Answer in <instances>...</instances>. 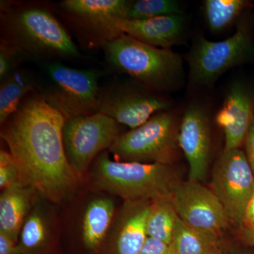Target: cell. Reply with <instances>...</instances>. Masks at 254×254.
I'll list each match as a JSON object with an SVG mask.
<instances>
[{"instance_id":"cell-1","label":"cell","mask_w":254,"mask_h":254,"mask_svg":"<svg viewBox=\"0 0 254 254\" xmlns=\"http://www.w3.org/2000/svg\"><path fill=\"white\" fill-rule=\"evenodd\" d=\"M65 120L36 91L1 125V138L17 164L23 185L55 203L71 195L78 180L65 154Z\"/></svg>"},{"instance_id":"cell-2","label":"cell","mask_w":254,"mask_h":254,"mask_svg":"<svg viewBox=\"0 0 254 254\" xmlns=\"http://www.w3.org/2000/svg\"><path fill=\"white\" fill-rule=\"evenodd\" d=\"M1 38L28 60H75L80 52L66 28L50 9L31 3L1 1Z\"/></svg>"},{"instance_id":"cell-3","label":"cell","mask_w":254,"mask_h":254,"mask_svg":"<svg viewBox=\"0 0 254 254\" xmlns=\"http://www.w3.org/2000/svg\"><path fill=\"white\" fill-rule=\"evenodd\" d=\"M93 179L98 189L125 202L172 200L181 183L172 165L113 160L107 151L95 159Z\"/></svg>"},{"instance_id":"cell-4","label":"cell","mask_w":254,"mask_h":254,"mask_svg":"<svg viewBox=\"0 0 254 254\" xmlns=\"http://www.w3.org/2000/svg\"><path fill=\"white\" fill-rule=\"evenodd\" d=\"M107 62L151 91L171 89L181 78V57L170 48L149 46L122 35L103 47Z\"/></svg>"},{"instance_id":"cell-5","label":"cell","mask_w":254,"mask_h":254,"mask_svg":"<svg viewBox=\"0 0 254 254\" xmlns=\"http://www.w3.org/2000/svg\"><path fill=\"white\" fill-rule=\"evenodd\" d=\"M103 73L97 69H78L59 60L46 62L37 92L65 120L99 113Z\"/></svg>"},{"instance_id":"cell-6","label":"cell","mask_w":254,"mask_h":254,"mask_svg":"<svg viewBox=\"0 0 254 254\" xmlns=\"http://www.w3.org/2000/svg\"><path fill=\"white\" fill-rule=\"evenodd\" d=\"M179 133L176 118L165 110L120 134L109 150L118 161L172 165L180 149Z\"/></svg>"},{"instance_id":"cell-7","label":"cell","mask_w":254,"mask_h":254,"mask_svg":"<svg viewBox=\"0 0 254 254\" xmlns=\"http://www.w3.org/2000/svg\"><path fill=\"white\" fill-rule=\"evenodd\" d=\"M254 55V43L248 25L240 22L235 34L224 41L213 42L199 37L188 56L190 79L194 86L213 84L234 66Z\"/></svg>"},{"instance_id":"cell-8","label":"cell","mask_w":254,"mask_h":254,"mask_svg":"<svg viewBox=\"0 0 254 254\" xmlns=\"http://www.w3.org/2000/svg\"><path fill=\"white\" fill-rule=\"evenodd\" d=\"M120 134L118 123L103 113L65 120L63 128L65 154L78 179L100 153L110 149Z\"/></svg>"},{"instance_id":"cell-9","label":"cell","mask_w":254,"mask_h":254,"mask_svg":"<svg viewBox=\"0 0 254 254\" xmlns=\"http://www.w3.org/2000/svg\"><path fill=\"white\" fill-rule=\"evenodd\" d=\"M212 190L221 202L229 222L241 228L254 193V175L243 150H223L214 166Z\"/></svg>"},{"instance_id":"cell-10","label":"cell","mask_w":254,"mask_h":254,"mask_svg":"<svg viewBox=\"0 0 254 254\" xmlns=\"http://www.w3.org/2000/svg\"><path fill=\"white\" fill-rule=\"evenodd\" d=\"M151 92L126 83H113L102 89L99 113L131 129L138 128L155 114L170 108L168 100Z\"/></svg>"},{"instance_id":"cell-11","label":"cell","mask_w":254,"mask_h":254,"mask_svg":"<svg viewBox=\"0 0 254 254\" xmlns=\"http://www.w3.org/2000/svg\"><path fill=\"white\" fill-rule=\"evenodd\" d=\"M129 2L127 0H64L60 6L93 44L103 48L122 36L118 22L126 18Z\"/></svg>"},{"instance_id":"cell-12","label":"cell","mask_w":254,"mask_h":254,"mask_svg":"<svg viewBox=\"0 0 254 254\" xmlns=\"http://www.w3.org/2000/svg\"><path fill=\"white\" fill-rule=\"evenodd\" d=\"M171 201L179 218L198 230L219 235L230 222L217 195L200 182H181Z\"/></svg>"},{"instance_id":"cell-13","label":"cell","mask_w":254,"mask_h":254,"mask_svg":"<svg viewBox=\"0 0 254 254\" xmlns=\"http://www.w3.org/2000/svg\"><path fill=\"white\" fill-rule=\"evenodd\" d=\"M179 144L188 162L189 180L204 181L211 142L208 117L199 105H190L184 114L180 125Z\"/></svg>"},{"instance_id":"cell-14","label":"cell","mask_w":254,"mask_h":254,"mask_svg":"<svg viewBox=\"0 0 254 254\" xmlns=\"http://www.w3.org/2000/svg\"><path fill=\"white\" fill-rule=\"evenodd\" d=\"M254 97L240 83L230 88L215 121L225 133V148H240L254 120Z\"/></svg>"},{"instance_id":"cell-15","label":"cell","mask_w":254,"mask_h":254,"mask_svg":"<svg viewBox=\"0 0 254 254\" xmlns=\"http://www.w3.org/2000/svg\"><path fill=\"white\" fill-rule=\"evenodd\" d=\"M118 28L126 35L149 46L170 48L181 39L184 32L182 15L161 16L145 20L120 19Z\"/></svg>"},{"instance_id":"cell-16","label":"cell","mask_w":254,"mask_h":254,"mask_svg":"<svg viewBox=\"0 0 254 254\" xmlns=\"http://www.w3.org/2000/svg\"><path fill=\"white\" fill-rule=\"evenodd\" d=\"M152 202H125L115 240V254H138L148 238L147 221Z\"/></svg>"},{"instance_id":"cell-17","label":"cell","mask_w":254,"mask_h":254,"mask_svg":"<svg viewBox=\"0 0 254 254\" xmlns=\"http://www.w3.org/2000/svg\"><path fill=\"white\" fill-rule=\"evenodd\" d=\"M35 190L26 185H16L2 190L0 196V232L17 242L31 208Z\"/></svg>"},{"instance_id":"cell-18","label":"cell","mask_w":254,"mask_h":254,"mask_svg":"<svg viewBox=\"0 0 254 254\" xmlns=\"http://www.w3.org/2000/svg\"><path fill=\"white\" fill-rule=\"evenodd\" d=\"M38 80L31 72L17 69L0 85V124L3 125L28 95L37 91Z\"/></svg>"},{"instance_id":"cell-19","label":"cell","mask_w":254,"mask_h":254,"mask_svg":"<svg viewBox=\"0 0 254 254\" xmlns=\"http://www.w3.org/2000/svg\"><path fill=\"white\" fill-rule=\"evenodd\" d=\"M222 245L218 234L190 227L178 217L170 247L177 254H218Z\"/></svg>"},{"instance_id":"cell-20","label":"cell","mask_w":254,"mask_h":254,"mask_svg":"<svg viewBox=\"0 0 254 254\" xmlns=\"http://www.w3.org/2000/svg\"><path fill=\"white\" fill-rule=\"evenodd\" d=\"M115 212L113 200L98 198L87 207L83 222V239L88 248H96L109 230Z\"/></svg>"},{"instance_id":"cell-21","label":"cell","mask_w":254,"mask_h":254,"mask_svg":"<svg viewBox=\"0 0 254 254\" xmlns=\"http://www.w3.org/2000/svg\"><path fill=\"white\" fill-rule=\"evenodd\" d=\"M178 215L171 200H160L152 202L148 221L147 234L170 245Z\"/></svg>"},{"instance_id":"cell-22","label":"cell","mask_w":254,"mask_h":254,"mask_svg":"<svg viewBox=\"0 0 254 254\" xmlns=\"http://www.w3.org/2000/svg\"><path fill=\"white\" fill-rule=\"evenodd\" d=\"M250 4L245 0H206L203 3L205 19L213 32H220L235 22Z\"/></svg>"},{"instance_id":"cell-23","label":"cell","mask_w":254,"mask_h":254,"mask_svg":"<svg viewBox=\"0 0 254 254\" xmlns=\"http://www.w3.org/2000/svg\"><path fill=\"white\" fill-rule=\"evenodd\" d=\"M182 14L180 4L173 0L130 1L126 19L145 20Z\"/></svg>"},{"instance_id":"cell-24","label":"cell","mask_w":254,"mask_h":254,"mask_svg":"<svg viewBox=\"0 0 254 254\" xmlns=\"http://www.w3.org/2000/svg\"><path fill=\"white\" fill-rule=\"evenodd\" d=\"M47 236L46 220L38 210H34L28 215L21 228L17 254H26L39 248L46 242Z\"/></svg>"},{"instance_id":"cell-25","label":"cell","mask_w":254,"mask_h":254,"mask_svg":"<svg viewBox=\"0 0 254 254\" xmlns=\"http://www.w3.org/2000/svg\"><path fill=\"white\" fill-rule=\"evenodd\" d=\"M26 55L12 43L1 38L0 42V82L4 81L11 73L18 69L23 62L27 60Z\"/></svg>"},{"instance_id":"cell-26","label":"cell","mask_w":254,"mask_h":254,"mask_svg":"<svg viewBox=\"0 0 254 254\" xmlns=\"http://www.w3.org/2000/svg\"><path fill=\"white\" fill-rule=\"evenodd\" d=\"M24 185L21 173L14 157L9 152L1 150L0 151V188L6 190L16 186Z\"/></svg>"},{"instance_id":"cell-27","label":"cell","mask_w":254,"mask_h":254,"mask_svg":"<svg viewBox=\"0 0 254 254\" xmlns=\"http://www.w3.org/2000/svg\"><path fill=\"white\" fill-rule=\"evenodd\" d=\"M170 245L153 237H148L138 254H167Z\"/></svg>"},{"instance_id":"cell-28","label":"cell","mask_w":254,"mask_h":254,"mask_svg":"<svg viewBox=\"0 0 254 254\" xmlns=\"http://www.w3.org/2000/svg\"><path fill=\"white\" fill-rule=\"evenodd\" d=\"M245 155L254 175V118L245 140Z\"/></svg>"},{"instance_id":"cell-29","label":"cell","mask_w":254,"mask_h":254,"mask_svg":"<svg viewBox=\"0 0 254 254\" xmlns=\"http://www.w3.org/2000/svg\"><path fill=\"white\" fill-rule=\"evenodd\" d=\"M0 254H17L16 242L2 232H0Z\"/></svg>"},{"instance_id":"cell-30","label":"cell","mask_w":254,"mask_h":254,"mask_svg":"<svg viewBox=\"0 0 254 254\" xmlns=\"http://www.w3.org/2000/svg\"><path fill=\"white\" fill-rule=\"evenodd\" d=\"M248 230H254V193L246 208L242 227Z\"/></svg>"},{"instance_id":"cell-31","label":"cell","mask_w":254,"mask_h":254,"mask_svg":"<svg viewBox=\"0 0 254 254\" xmlns=\"http://www.w3.org/2000/svg\"><path fill=\"white\" fill-rule=\"evenodd\" d=\"M239 235L241 241L246 245L254 247V230H248V229L241 227Z\"/></svg>"},{"instance_id":"cell-32","label":"cell","mask_w":254,"mask_h":254,"mask_svg":"<svg viewBox=\"0 0 254 254\" xmlns=\"http://www.w3.org/2000/svg\"><path fill=\"white\" fill-rule=\"evenodd\" d=\"M218 254H252L240 247L235 246H224L222 245Z\"/></svg>"},{"instance_id":"cell-33","label":"cell","mask_w":254,"mask_h":254,"mask_svg":"<svg viewBox=\"0 0 254 254\" xmlns=\"http://www.w3.org/2000/svg\"><path fill=\"white\" fill-rule=\"evenodd\" d=\"M167 254H177L175 253V252H173V251L171 249H170V250H169L168 253Z\"/></svg>"},{"instance_id":"cell-34","label":"cell","mask_w":254,"mask_h":254,"mask_svg":"<svg viewBox=\"0 0 254 254\" xmlns=\"http://www.w3.org/2000/svg\"></svg>"}]
</instances>
